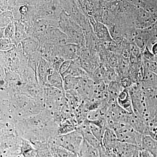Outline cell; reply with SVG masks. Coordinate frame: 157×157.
Returning a JSON list of instances; mask_svg holds the SVG:
<instances>
[{"mask_svg":"<svg viewBox=\"0 0 157 157\" xmlns=\"http://www.w3.org/2000/svg\"><path fill=\"white\" fill-rule=\"evenodd\" d=\"M1 52V67L9 69L19 74L27 68L28 57L23 49L21 43L7 52Z\"/></svg>","mask_w":157,"mask_h":157,"instance_id":"1","label":"cell"},{"mask_svg":"<svg viewBox=\"0 0 157 157\" xmlns=\"http://www.w3.org/2000/svg\"><path fill=\"white\" fill-rule=\"evenodd\" d=\"M59 28L67 37L68 43L76 44L82 48H86L82 28L64 10L59 21Z\"/></svg>","mask_w":157,"mask_h":157,"instance_id":"2","label":"cell"},{"mask_svg":"<svg viewBox=\"0 0 157 157\" xmlns=\"http://www.w3.org/2000/svg\"><path fill=\"white\" fill-rule=\"evenodd\" d=\"M128 90L132 98L134 113L143 117L148 124L150 121L149 110L143 87L140 83H133Z\"/></svg>","mask_w":157,"mask_h":157,"instance_id":"3","label":"cell"},{"mask_svg":"<svg viewBox=\"0 0 157 157\" xmlns=\"http://www.w3.org/2000/svg\"><path fill=\"white\" fill-rule=\"evenodd\" d=\"M83 140L81 132L76 129L68 134L56 136L49 142L77 154Z\"/></svg>","mask_w":157,"mask_h":157,"instance_id":"4","label":"cell"},{"mask_svg":"<svg viewBox=\"0 0 157 157\" xmlns=\"http://www.w3.org/2000/svg\"><path fill=\"white\" fill-rule=\"evenodd\" d=\"M111 129L115 132L119 142L140 147L143 135L137 132L130 125L117 124Z\"/></svg>","mask_w":157,"mask_h":157,"instance_id":"5","label":"cell"},{"mask_svg":"<svg viewBox=\"0 0 157 157\" xmlns=\"http://www.w3.org/2000/svg\"><path fill=\"white\" fill-rule=\"evenodd\" d=\"M35 7L37 19H47L59 21L63 11L59 0H51L42 6Z\"/></svg>","mask_w":157,"mask_h":157,"instance_id":"6","label":"cell"},{"mask_svg":"<svg viewBox=\"0 0 157 157\" xmlns=\"http://www.w3.org/2000/svg\"><path fill=\"white\" fill-rule=\"evenodd\" d=\"M85 48L76 44L67 43L61 46H55V54L65 60H74L81 56L82 51Z\"/></svg>","mask_w":157,"mask_h":157,"instance_id":"7","label":"cell"},{"mask_svg":"<svg viewBox=\"0 0 157 157\" xmlns=\"http://www.w3.org/2000/svg\"><path fill=\"white\" fill-rule=\"evenodd\" d=\"M33 38L39 39L52 29L59 28V21L47 19H39L33 23Z\"/></svg>","mask_w":157,"mask_h":157,"instance_id":"8","label":"cell"},{"mask_svg":"<svg viewBox=\"0 0 157 157\" xmlns=\"http://www.w3.org/2000/svg\"><path fill=\"white\" fill-rule=\"evenodd\" d=\"M96 36L101 42L110 43L113 39L109 29L103 23L96 20L93 17L89 18Z\"/></svg>","mask_w":157,"mask_h":157,"instance_id":"9","label":"cell"},{"mask_svg":"<svg viewBox=\"0 0 157 157\" xmlns=\"http://www.w3.org/2000/svg\"><path fill=\"white\" fill-rule=\"evenodd\" d=\"M55 70L49 62L41 58L37 70V78L39 83L42 87L48 85V76L53 73Z\"/></svg>","mask_w":157,"mask_h":157,"instance_id":"10","label":"cell"},{"mask_svg":"<svg viewBox=\"0 0 157 157\" xmlns=\"http://www.w3.org/2000/svg\"><path fill=\"white\" fill-rule=\"evenodd\" d=\"M119 142L115 132L112 129H107L104 132L102 141V145L106 151L117 157L116 149Z\"/></svg>","mask_w":157,"mask_h":157,"instance_id":"11","label":"cell"},{"mask_svg":"<svg viewBox=\"0 0 157 157\" xmlns=\"http://www.w3.org/2000/svg\"><path fill=\"white\" fill-rule=\"evenodd\" d=\"M44 39L55 46H61L68 43L67 37L59 29H52L44 36L39 39Z\"/></svg>","mask_w":157,"mask_h":157,"instance_id":"12","label":"cell"},{"mask_svg":"<svg viewBox=\"0 0 157 157\" xmlns=\"http://www.w3.org/2000/svg\"><path fill=\"white\" fill-rule=\"evenodd\" d=\"M140 148L137 145L119 142L116 149L117 157H138Z\"/></svg>","mask_w":157,"mask_h":157,"instance_id":"13","label":"cell"},{"mask_svg":"<svg viewBox=\"0 0 157 157\" xmlns=\"http://www.w3.org/2000/svg\"><path fill=\"white\" fill-rule=\"evenodd\" d=\"M143 88L148 103L151 121L157 113V90Z\"/></svg>","mask_w":157,"mask_h":157,"instance_id":"14","label":"cell"},{"mask_svg":"<svg viewBox=\"0 0 157 157\" xmlns=\"http://www.w3.org/2000/svg\"><path fill=\"white\" fill-rule=\"evenodd\" d=\"M62 76L63 78L67 76L78 78H84L90 76L82 67L79 59L72 61L70 67Z\"/></svg>","mask_w":157,"mask_h":157,"instance_id":"15","label":"cell"},{"mask_svg":"<svg viewBox=\"0 0 157 157\" xmlns=\"http://www.w3.org/2000/svg\"><path fill=\"white\" fill-rule=\"evenodd\" d=\"M117 102L121 107L130 114L134 113L132 98L128 90L124 89L121 92L118 97Z\"/></svg>","mask_w":157,"mask_h":157,"instance_id":"16","label":"cell"},{"mask_svg":"<svg viewBox=\"0 0 157 157\" xmlns=\"http://www.w3.org/2000/svg\"><path fill=\"white\" fill-rule=\"evenodd\" d=\"M78 157H99L98 149L88 143L85 139L77 153Z\"/></svg>","mask_w":157,"mask_h":157,"instance_id":"17","label":"cell"},{"mask_svg":"<svg viewBox=\"0 0 157 157\" xmlns=\"http://www.w3.org/2000/svg\"><path fill=\"white\" fill-rule=\"evenodd\" d=\"M144 88L157 90V75L144 69L143 79L140 82Z\"/></svg>","mask_w":157,"mask_h":157,"instance_id":"18","label":"cell"},{"mask_svg":"<svg viewBox=\"0 0 157 157\" xmlns=\"http://www.w3.org/2000/svg\"><path fill=\"white\" fill-rule=\"evenodd\" d=\"M23 49L27 56L39 50V42L38 39L28 37L21 42Z\"/></svg>","mask_w":157,"mask_h":157,"instance_id":"19","label":"cell"},{"mask_svg":"<svg viewBox=\"0 0 157 157\" xmlns=\"http://www.w3.org/2000/svg\"><path fill=\"white\" fill-rule=\"evenodd\" d=\"M31 142L37 150V157H53L50 151L49 142L39 141Z\"/></svg>","mask_w":157,"mask_h":157,"instance_id":"20","label":"cell"},{"mask_svg":"<svg viewBox=\"0 0 157 157\" xmlns=\"http://www.w3.org/2000/svg\"><path fill=\"white\" fill-rule=\"evenodd\" d=\"M109 103L111 104L117 102V99L121 92L124 89L119 81H112L108 84Z\"/></svg>","mask_w":157,"mask_h":157,"instance_id":"21","label":"cell"},{"mask_svg":"<svg viewBox=\"0 0 157 157\" xmlns=\"http://www.w3.org/2000/svg\"><path fill=\"white\" fill-rule=\"evenodd\" d=\"M20 154L22 157H37V152L31 141L21 138Z\"/></svg>","mask_w":157,"mask_h":157,"instance_id":"22","label":"cell"},{"mask_svg":"<svg viewBox=\"0 0 157 157\" xmlns=\"http://www.w3.org/2000/svg\"><path fill=\"white\" fill-rule=\"evenodd\" d=\"M48 85L65 91L64 89L63 78L59 71H55L48 76Z\"/></svg>","mask_w":157,"mask_h":157,"instance_id":"23","label":"cell"},{"mask_svg":"<svg viewBox=\"0 0 157 157\" xmlns=\"http://www.w3.org/2000/svg\"><path fill=\"white\" fill-rule=\"evenodd\" d=\"M48 142L50 151L53 157H78L76 154L69 151L52 142Z\"/></svg>","mask_w":157,"mask_h":157,"instance_id":"24","label":"cell"},{"mask_svg":"<svg viewBox=\"0 0 157 157\" xmlns=\"http://www.w3.org/2000/svg\"><path fill=\"white\" fill-rule=\"evenodd\" d=\"M15 23L16 31L13 42L16 45L21 43L28 36L26 32L25 26L22 23L18 21H15Z\"/></svg>","mask_w":157,"mask_h":157,"instance_id":"25","label":"cell"},{"mask_svg":"<svg viewBox=\"0 0 157 157\" xmlns=\"http://www.w3.org/2000/svg\"><path fill=\"white\" fill-rule=\"evenodd\" d=\"M64 89L66 91L76 90L81 78L67 76L63 78Z\"/></svg>","mask_w":157,"mask_h":157,"instance_id":"26","label":"cell"},{"mask_svg":"<svg viewBox=\"0 0 157 157\" xmlns=\"http://www.w3.org/2000/svg\"><path fill=\"white\" fill-rule=\"evenodd\" d=\"M157 147V141L148 135H143L140 147L151 152Z\"/></svg>","mask_w":157,"mask_h":157,"instance_id":"27","label":"cell"},{"mask_svg":"<svg viewBox=\"0 0 157 157\" xmlns=\"http://www.w3.org/2000/svg\"><path fill=\"white\" fill-rule=\"evenodd\" d=\"M14 21V15L11 10H7L1 12L0 27H6L9 24Z\"/></svg>","mask_w":157,"mask_h":157,"instance_id":"28","label":"cell"},{"mask_svg":"<svg viewBox=\"0 0 157 157\" xmlns=\"http://www.w3.org/2000/svg\"><path fill=\"white\" fill-rule=\"evenodd\" d=\"M89 122V121H88ZM89 123V128L91 132L94 136L98 138V140H100L102 143V139H103V137L104 132L106 130L102 128L101 127L98 126L95 124Z\"/></svg>","mask_w":157,"mask_h":157,"instance_id":"29","label":"cell"},{"mask_svg":"<svg viewBox=\"0 0 157 157\" xmlns=\"http://www.w3.org/2000/svg\"><path fill=\"white\" fill-rule=\"evenodd\" d=\"M16 25L15 21L9 24L5 27L4 31V38L10 39L13 42L15 36Z\"/></svg>","mask_w":157,"mask_h":157,"instance_id":"30","label":"cell"},{"mask_svg":"<svg viewBox=\"0 0 157 157\" xmlns=\"http://www.w3.org/2000/svg\"><path fill=\"white\" fill-rule=\"evenodd\" d=\"M15 46L16 45L10 39L5 38L0 39V51H9Z\"/></svg>","mask_w":157,"mask_h":157,"instance_id":"31","label":"cell"},{"mask_svg":"<svg viewBox=\"0 0 157 157\" xmlns=\"http://www.w3.org/2000/svg\"><path fill=\"white\" fill-rule=\"evenodd\" d=\"M144 69L157 75V62L155 60L149 61L143 59Z\"/></svg>","mask_w":157,"mask_h":157,"instance_id":"32","label":"cell"},{"mask_svg":"<svg viewBox=\"0 0 157 157\" xmlns=\"http://www.w3.org/2000/svg\"><path fill=\"white\" fill-rule=\"evenodd\" d=\"M119 82L122 87L126 89H128L133 84L132 78L129 76H124V77H121Z\"/></svg>","mask_w":157,"mask_h":157,"instance_id":"33","label":"cell"},{"mask_svg":"<svg viewBox=\"0 0 157 157\" xmlns=\"http://www.w3.org/2000/svg\"><path fill=\"white\" fill-rule=\"evenodd\" d=\"M142 56L143 59L147 60H155V55L151 51L147 46L145 47L142 52Z\"/></svg>","mask_w":157,"mask_h":157,"instance_id":"34","label":"cell"},{"mask_svg":"<svg viewBox=\"0 0 157 157\" xmlns=\"http://www.w3.org/2000/svg\"><path fill=\"white\" fill-rule=\"evenodd\" d=\"M72 61L71 60H65L63 62L61 66L60 67L59 69V73H60L62 75L64 74L70 67L71 63H72Z\"/></svg>","mask_w":157,"mask_h":157,"instance_id":"35","label":"cell"},{"mask_svg":"<svg viewBox=\"0 0 157 157\" xmlns=\"http://www.w3.org/2000/svg\"><path fill=\"white\" fill-rule=\"evenodd\" d=\"M9 0H0L1 12L9 10Z\"/></svg>","mask_w":157,"mask_h":157,"instance_id":"36","label":"cell"},{"mask_svg":"<svg viewBox=\"0 0 157 157\" xmlns=\"http://www.w3.org/2000/svg\"><path fill=\"white\" fill-rule=\"evenodd\" d=\"M98 150L99 151V157H115L113 155L108 153L106 151L102 145L100 148H98Z\"/></svg>","mask_w":157,"mask_h":157,"instance_id":"37","label":"cell"},{"mask_svg":"<svg viewBox=\"0 0 157 157\" xmlns=\"http://www.w3.org/2000/svg\"><path fill=\"white\" fill-rule=\"evenodd\" d=\"M138 157H154V156L151 152L140 148Z\"/></svg>","mask_w":157,"mask_h":157,"instance_id":"38","label":"cell"},{"mask_svg":"<svg viewBox=\"0 0 157 157\" xmlns=\"http://www.w3.org/2000/svg\"><path fill=\"white\" fill-rule=\"evenodd\" d=\"M35 0H17L16 5H26L28 6H33Z\"/></svg>","mask_w":157,"mask_h":157,"instance_id":"39","label":"cell"},{"mask_svg":"<svg viewBox=\"0 0 157 157\" xmlns=\"http://www.w3.org/2000/svg\"><path fill=\"white\" fill-rule=\"evenodd\" d=\"M148 126L154 128H157V113L149 123Z\"/></svg>","mask_w":157,"mask_h":157,"instance_id":"40","label":"cell"},{"mask_svg":"<svg viewBox=\"0 0 157 157\" xmlns=\"http://www.w3.org/2000/svg\"><path fill=\"white\" fill-rule=\"evenodd\" d=\"M51 0H35L34 6L36 7H39L48 3Z\"/></svg>","mask_w":157,"mask_h":157,"instance_id":"41","label":"cell"},{"mask_svg":"<svg viewBox=\"0 0 157 157\" xmlns=\"http://www.w3.org/2000/svg\"><path fill=\"white\" fill-rule=\"evenodd\" d=\"M151 51L152 53L155 55V56L157 54V42L155 43L152 46H151Z\"/></svg>","mask_w":157,"mask_h":157,"instance_id":"42","label":"cell"},{"mask_svg":"<svg viewBox=\"0 0 157 157\" xmlns=\"http://www.w3.org/2000/svg\"><path fill=\"white\" fill-rule=\"evenodd\" d=\"M5 27H0V39L4 38V31Z\"/></svg>","mask_w":157,"mask_h":157,"instance_id":"43","label":"cell"},{"mask_svg":"<svg viewBox=\"0 0 157 157\" xmlns=\"http://www.w3.org/2000/svg\"><path fill=\"white\" fill-rule=\"evenodd\" d=\"M151 153L153 155L154 157H157V147L155 148Z\"/></svg>","mask_w":157,"mask_h":157,"instance_id":"44","label":"cell"},{"mask_svg":"<svg viewBox=\"0 0 157 157\" xmlns=\"http://www.w3.org/2000/svg\"><path fill=\"white\" fill-rule=\"evenodd\" d=\"M152 27L157 32V19L156 21H155L154 23L152 25Z\"/></svg>","mask_w":157,"mask_h":157,"instance_id":"45","label":"cell"},{"mask_svg":"<svg viewBox=\"0 0 157 157\" xmlns=\"http://www.w3.org/2000/svg\"><path fill=\"white\" fill-rule=\"evenodd\" d=\"M155 61L157 62V54L155 56Z\"/></svg>","mask_w":157,"mask_h":157,"instance_id":"46","label":"cell"}]
</instances>
